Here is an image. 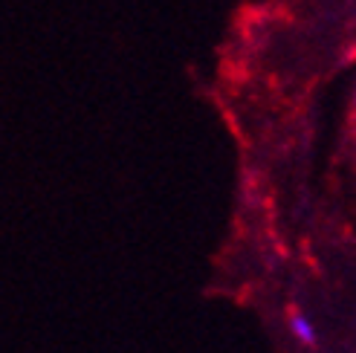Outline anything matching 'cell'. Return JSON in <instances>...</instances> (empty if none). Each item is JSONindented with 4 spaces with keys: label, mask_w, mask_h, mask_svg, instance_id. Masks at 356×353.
I'll return each instance as SVG.
<instances>
[{
    "label": "cell",
    "mask_w": 356,
    "mask_h": 353,
    "mask_svg": "<svg viewBox=\"0 0 356 353\" xmlns=\"http://www.w3.org/2000/svg\"><path fill=\"white\" fill-rule=\"evenodd\" d=\"M290 333L301 345H316V327L305 313H298V310L290 313Z\"/></svg>",
    "instance_id": "cell-1"
}]
</instances>
